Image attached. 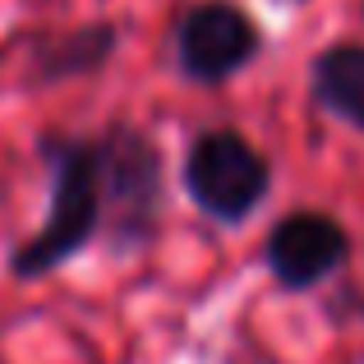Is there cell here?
I'll use <instances>...</instances> for the list:
<instances>
[{"mask_svg":"<svg viewBox=\"0 0 364 364\" xmlns=\"http://www.w3.org/2000/svg\"><path fill=\"white\" fill-rule=\"evenodd\" d=\"M97 166H102V240L111 254L134 258L161 240L166 226V152L148 124L116 116L97 129Z\"/></svg>","mask_w":364,"mask_h":364,"instance_id":"cell-2","label":"cell"},{"mask_svg":"<svg viewBox=\"0 0 364 364\" xmlns=\"http://www.w3.org/2000/svg\"><path fill=\"white\" fill-rule=\"evenodd\" d=\"M180 194L198 217L240 231L272 198L277 171L240 124H203L180 152Z\"/></svg>","mask_w":364,"mask_h":364,"instance_id":"cell-3","label":"cell"},{"mask_svg":"<svg viewBox=\"0 0 364 364\" xmlns=\"http://www.w3.org/2000/svg\"><path fill=\"white\" fill-rule=\"evenodd\" d=\"M355 254L350 226L328 208L300 203L282 213L263 235V267L277 291L286 295H314L318 286L341 282Z\"/></svg>","mask_w":364,"mask_h":364,"instance_id":"cell-5","label":"cell"},{"mask_svg":"<svg viewBox=\"0 0 364 364\" xmlns=\"http://www.w3.org/2000/svg\"><path fill=\"white\" fill-rule=\"evenodd\" d=\"M267 33L240 0H189L171 18V65L189 88H226L263 55Z\"/></svg>","mask_w":364,"mask_h":364,"instance_id":"cell-4","label":"cell"},{"mask_svg":"<svg viewBox=\"0 0 364 364\" xmlns=\"http://www.w3.org/2000/svg\"><path fill=\"white\" fill-rule=\"evenodd\" d=\"M46 171V217L14 240L5 272L14 282H42L88 254L102 240V166H97V134L79 129H42L33 143Z\"/></svg>","mask_w":364,"mask_h":364,"instance_id":"cell-1","label":"cell"},{"mask_svg":"<svg viewBox=\"0 0 364 364\" xmlns=\"http://www.w3.org/2000/svg\"><path fill=\"white\" fill-rule=\"evenodd\" d=\"M120 37L124 33L116 18H88V23H74V28L33 33L23 83L46 92V88H65V83H79V79H97V74L111 70Z\"/></svg>","mask_w":364,"mask_h":364,"instance_id":"cell-6","label":"cell"},{"mask_svg":"<svg viewBox=\"0 0 364 364\" xmlns=\"http://www.w3.org/2000/svg\"><path fill=\"white\" fill-rule=\"evenodd\" d=\"M304 88H309V102L328 120L364 134V37L318 46L309 55Z\"/></svg>","mask_w":364,"mask_h":364,"instance_id":"cell-7","label":"cell"}]
</instances>
